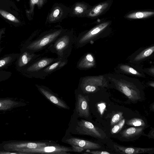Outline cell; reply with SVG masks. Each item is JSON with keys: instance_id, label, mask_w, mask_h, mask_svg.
<instances>
[{"instance_id": "1", "label": "cell", "mask_w": 154, "mask_h": 154, "mask_svg": "<svg viewBox=\"0 0 154 154\" xmlns=\"http://www.w3.org/2000/svg\"><path fill=\"white\" fill-rule=\"evenodd\" d=\"M106 75L109 82L129 100L136 101L140 99V92L139 86L140 83L138 79L120 73Z\"/></svg>"}, {"instance_id": "2", "label": "cell", "mask_w": 154, "mask_h": 154, "mask_svg": "<svg viewBox=\"0 0 154 154\" xmlns=\"http://www.w3.org/2000/svg\"><path fill=\"white\" fill-rule=\"evenodd\" d=\"M74 42L72 33L64 32L48 47L47 49L56 54L58 57L67 58L71 54Z\"/></svg>"}, {"instance_id": "3", "label": "cell", "mask_w": 154, "mask_h": 154, "mask_svg": "<svg viewBox=\"0 0 154 154\" xmlns=\"http://www.w3.org/2000/svg\"><path fill=\"white\" fill-rule=\"evenodd\" d=\"M63 32V31L60 29L47 33L26 42L22 48L32 52H38L48 47Z\"/></svg>"}, {"instance_id": "4", "label": "cell", "mask_w": 154, "mask_h": 154, "mask_svg": "<svg viewBox=\"0 0 154 154\" xmlns=\"http://www.w3.org/2000/svg\"><path fill=\"white\" fill-rule=\"evenodd\" d=\"M109 81L106 74L96 76H88L81 77L79 86L85 93H92L97 91L100 87H106Z\"/></svg>"}, {"instance_id": "5", "label": "cell", "mask_w": 154, "mask_h": 154, "mask_svg": "<svg viewBox=\"0 0 154 154\" xmlns=\"http://www.w3.org/2000/svg\"><path fill=\"white\" fill-rule=\"evenodd\" d=\"M60 57H38L34 60L21 72L29 78H34L39 72L49 65L58 60Z\"/></svg>"}, {"instance_id": "6", "label": "cell", "mask_w": 154, "mask_h": 154, "mask_svg": "<svg viewBox=\"0 0 154 154\" xmlns=\"http://www.w3.org/2000/svg\"><path fill=\"white\" fill-rule=\"evenodd\" d=\"M109 22L100 24L88 32L80 35L75 40V42L77 48L83 47L89 43H91L98 39L102 32L108 26Z\"/></svg>"}, {"instance_id": "7", "label": "cell", "mask_w": 154, "mask_h": 154, "mask_svg": "<svg viewBox=\"0 0 154 154\" xmlns=\"http://www.w3.org/2000/svg\"><path fill=\"white\" fill-rule=\"evenodd\" d=\"M75 130L77 133L81 135H87L94 137L103 139L106 134L101 129L88 121L81 120L77 122Z\"/></svg>"}, {"instance_id": "8", "label": "cell", "mask_w": 154, "mask_h": 154, "mask_svg": "<svg viewBox=\"0 0 154 154\" xmlns=\"http://www.w3.org/2000/svg\"><path fill=\"white\" fill-rule=\"evenodd\" d=\"M41 56V54H36L22 48L15 61L17 70L21 72L34 60Z\"/></svg>"}, {"instance_id": "9", "label": "cell", "mask_w": 154, "mask_h": 154, "mask_svg": "<svg viewBox=\"0 0 154 154\" xmlns=\"http://www.w3.org/2000/svg\"><path fill=\"white\" fill-rule=\"evenodd\" d=\"M28 150L32 153L41 154H68L72 152V148L59 145H47Z\"/></svg>"}, {"instance_id": "10", "label": "cell", "mask_w": 154, "mask_h": 154, "mask_svg": "<svg viewBox=\"0 0 154 154\" xmlns=\"http://www.w3.org/2000/svg\"><path fill=\"white\" fill-rule=\"evenodd\" d=\"M67 62V58H60L59 60L49 65L38 73L34 78L45 79L54 72L64 67Z\"/></svg>"}, {"instance_id": "11", "label": "cell", "mask_w": 154, "mask_h": 154, "mask_svg": "<svg viewBox=\"0 0 154 154\" xmlns=\"http://www.w3.org/2000/svg\"><path fill=\"white\" fill-rule=\"evenodd\" d=\"M154 45L138 50L130 56L129 61L131 63L139 64L147 59L153 54Z\"/></svg>"}, {"instance_id": "12", "label": "cell", "mask_w": 154, "mask_h": 154, "mask_svg": "<svg viewBox=\"0 0 154 154\" xmlns=\"http://www.w3.org/2000/svg\"><path fill=\"white\" fill-rule=\"evenodd\" d=\"M116 73L125 74L138 77L145 78L143 69L126 64H120L116 69Z\"/></svg>"}, {"instance_id": "13", "label": "cell", "mask_w": 154, "mask_h": 154, "mask_svg": "<svg viewBox=\"0 0 154 154\" xmlns=\"http://www.w3.org/2000/svg\"><path fill=\"white\" fill-rule=\"evenodd\" d=\"M36 86L39 92L52 103L63 108L69 109V107L64 102L54 95L48 88L38 85H36Z\"/></svg>"}, {"instance_id": "14", "label": "cell", "mask_w": 154, "mask_h": 154, "mask_svg": "<svg viewBox=\"0 0 154 154\" xmlns=\"http://www.w3.org/2000/svg\"><path fill=\"white\" fill-rule=\"evenodd\" d=\"M66 143L81 147L85 149H97L101 147L98 144L75 137H71L66 140Z\"/></svg>"}, {"instance_id": "15", "label": "cell", "mask_w": 154, "mask_h": 154, "mask_svg": "<svg viewBox=\"0 0 154 154\" xmlns=\"http://www.w3.org/2000/svg\"><path fill=\"white\" fill-rule=\"evenodd\" d=\"M96 65L94 55L90 53L84 55L78 61L76 67L79 70H85L94 67Z\"/></svg>"}, {"instance_id": "16", "label": "cell", "mask_w": 154, "mask_h": 154, "mask_svg": "<svg viewBox=\"0 0 154 154\" xmlns=\"http://www.w3.org/2000/svg\"><path fill=\"white\" fill-rule=\"evenodd\" d=\"M116 151L122 154H137L149 153L154 149L152 148H142L114 145Z\"/></svg>"}, {"instance_id": "17", "label": "cell", "mask_w": 154, "mask_h": 154, "mask_svg": "<svg viewBox=\"0 0 154 154\" xmlns=\"http://www.w3.org/2000/svg\"><path fill=\"white\" fill-rule=\"evenodd\" d=\"M76 110L80 116L87 118L89 116L88 102L85 97L81 94L77 96Z\"/></svg>"}, {"instance_id": "18", "label": "cell", "mask_w": 154, "mask_h": 154, "mask_svg": "<svg viewBox=\"0 0 154 154\" xmlns=\"http://www.w3.org/2000/svg\"><path fill=\"white\" fill-rule=\"evenodd\" d=\"M19 55V53H12L0 58V71L7 68L15 61Z\"/></svg>"}, {"instance_id": "19", "label": "cell", "mask_w": 154, "mask_h": 154, "mask_svg": "<svg viewBox=\"0 0 154 154\" xmlns=\"http://www.w3.org/2000/svg\"><path fill=\"white\" fill-rule=\"evenodd\" d=\"M144 129V127H130L125 130L121 133L122 137L128 138L141 134Z\"/></svg>"}, {"instance_id": "20", "label": "cell", "mask_w": 154, "mask_h": 154, "mask_svg": "<svg viewBox=\"0 0 154 154\" xmlns=\"http://www.w3.org/2000/svg\"><path fill=\"white\" fill-rule=\"evenodd\" d=\"M154 12H137L130 14L126 16V17L132 19H138L145 18L153 15Z\"/></svg>"}, {"instance_id": "21", "label": "cell", "mask_w": 154, "mask_h": 154, "mask_svg": "<svg viewBox=\"0 0 154 154\" xmlns=\"http://www.w3.org/2000/svg\"><path fill=\"white\" fill-rule=\"evenodd\" d=\"M108 4L106 3L99 4L94 7L89 14V16L94 17L99 15L108 6Z\"/></svg>"}, {"instance_id": "22", "label": "cell", "mask_w": 154, "mask_h": 154, "mask_svg": "<svg viewBox=\"0 0 154 154\" xmlns=\"http://www.w3.org/2000/svg\"><path fill=\"white\" fill-rule=\"evenodd\" d=\"M126 123L128 125L135 127H144L146 126L144 121L139 118H134L127 120L126 121Z\"/></svg>"}, {"instance_id": "23", "label": "cell", "mask_w": 154, "mask_h": 154, "mask_svg": "<svg viewBox=\"0 0 154 154\" xmlns=\"http://www.w3.org/2000/svg\"><path fill=\"white\" fill-rule=\"evenodd\" d=\"M0 14L6 19L16 23H20L19 20L9 12L0 9Z\"/></svg>"}, {"instance_id": "24", "label": "cell", "mask_w": 154, "mask_h": 154, "mask_svg": "<svg viewBox=\"0 0 154 154\" xmlns=\"http://www.w3.org/2000/svg\"><path fill=\"white\" fill-rule=\"evenodd\" d=\"M125 119L123 118L113 125L111 130V133L112 134H114L118 133L123 128L125 123Z\"/></svg>"}, {"instance_id": "25", "label": "cell", "mask_w": 154, "mask_h": 154, "mask_svg": "<svg viewBox=\"0 0 154 154\" xmlns=\"http://www.w3.org/2000/svg\"><path fill=\"white\" fill-rule=\"evenodd\" d=\"M62 13L61 9L59 7H56L50 14L49 17L50 21L53 22L59 18L62 14Z\"/></svg>"}, {"instance_id": "26", "label": "cell", "mask_w": 154, "mask_h": 154, "mask_svg": "<svg viewBox=\"0 0 154 154\" xmlns=\"http://www.w3.org/2000/svg\"><path fill=\"white\" fill-rule=\"evenodd\" d=\"M123 113L119 112L115 114L112 117L110 121V126H113L124 118Z\"/></svg>"}, {"instance_id": "27", "label": "cell", "mask_w": 154, "mask_h": 154, "mask_svg": "<svg viewBox=\"0 0 154 154\" xmlns=\"http://www.w3.org/2000/svg\"><path fill=\"white\" fill-rule=\"evenodd\" d=\"M44 0H30L29 10L27 11L29 13H31L33 12L34 5L36 4L39 7H41L43 5Z\"/></svg>"}, {"instance_id": "28", "label": "cell", "mask_w": 154, "mask_h": 154, "mask_svg": "<svg viewBox=\"0 0 154 154\" xmlns=\"http://www.w3.org/2000/svg\"><path fill=\"white\" fill-rule=\"evenodd\" d=\"M10 71L4 70L0 71V82L9 79L12 75Z\"/></svg>"}, {"instance_id": "29", "label": "cell", "mask_w": 154, "mask_h": 154, "mask_svg": "<svg viewBox=\"0 0 154 154\" xmlns=\"http://www.w3.org/2000/svg\"><path fill=\"white\" fill-rule=\"evenodd\" d=\"M85 7L81 4H78L74 8V13L76 14H79L82 13L85 9Z\"/></svg>"}, {"instance_id": "30", "label": "cell", "mask_w": 154, "mask_h": 154, "mask_svg": "<svg viewBox=\"0 0 154 154\" xmlns=\"http://www.w3.org/2000/svg\"><path fill=\"white\" fill-rule=\"evenodd\" d=\"M70 145L72 147V152H81L85 149L82 147L73 144H71Z\"/></svg>"}, {"instance_id": "31", "label": "cell", "mask_w": 154, "mask_h": 154, "mask_svg": "<svg viewBox=\"0 0 154 154\" xmlns=\"http://www.w3.org/2000/svg\"><path fill=\"white\" fill-rule=\"evenodd\" d=\"M144 72L146 73L149 75L154 77V67L152 66L150 68L143 69Z\"/></svg>"}, {"instance_id": "32", "label": "cell", "mask_w": 154, "mask_h": 154, "mask_svg": "<svg viewBox=\"0 0 154 154\" xmlns=\"http://www.w3.org/2000/svg\"><path fill=\"white\" fill-rule=\"evenodd\" d=\"M86 152H88L87 153H90L92 154H110V153L106 151H90L89 149H87Z\"/></svg>"}, {"instance_id": "33", "label": "cell", "mask_w": 154, "mask_h": 154, "mask_svg": "<svg viewBox=\"0 0 154 154\" xmlns=\"http://www.w3.org/2000/svg\"><path fill=\"white\" fill-rule=\"evenodd\" d=\"M5 28H3L0 29V42L2 35L5 33Z\"/></svg>"}, {"instance_id": "34", "label": "cell", "mask_w": 154, "mask_h": 154, "mask_svg": "<svg viewBox=\"0 0 154 154\" xmlns=\"http://www.w3.org/2000/svg\"><path fill=\"white\" fill-rule=\"evenodd\" d=\"M154 133V129L153 128L152 129V130H151L150 132L149 133L148 135H147V136L149 137L152 138V137L151 136V135H152V133Z\"/></svg>"}, {"instance_id": "35", "label": "cell", "mask_w": 154, "mask_h": 154, "mask_svg": "<svg viewBox=\"0 0 154 154\" xmlns=\"http://www.w3.org/2000/svg\"><path fill=\"white\" fill-rule=\"evenodd\" d=\"M149 86H152L154 88V83L153 82H152L149 83Z\"/></svg>"}, {"instance_id": "36", "label": "cell", "mask_w": 154, "mask_h": 154, "mask_svg": "<svg viewBox=\"0 0 154 154\" xmlns=\"http://www.w3.org/2000/svg\"><path fill=\"white\" fill-rule=\"evenodd\" d=\"M1 103H0V107H1Z\"/></svg>"}]
</instances>
